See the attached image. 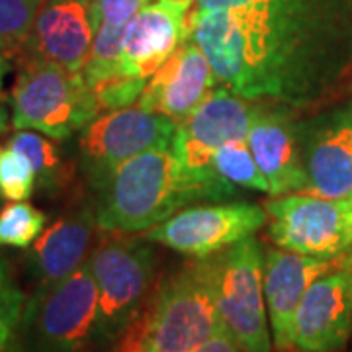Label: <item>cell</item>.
I'll return each mask as SVG.
<instances>
[{
    "label": "cell",
    "mask_w": 352,
    "mask_h": 352,
    "mask_svg": "<svg viewBox=\"0 0 352 352\" xmlns=\"http://www.w3.org/2000/svg\"><path fill=\"white\" fill-rule=\"evenodd\" d=\"M194 352H245L237 344V340L231 337V333L227 331L226 325L215 331L212 339H208L201 346H198Z\"/></svg>",
    "instance_id": "obj_28"
},
{
    "label": "cell",
    "mask_w": 352,
    "mask_h": 352,
    "mask_svg": "<svg viewBox=\"0 0 352 352\" xmlns=\"http://www.w3.org/2000/svg\"><path fill=\"white\" fill-rule=\"evenodd\" d=\"M88 264L98 288L102 331L108 344L135 323L155 278V251L149 239L108 233L92 249Z\"/></svg>",
    "instance_id": "obj_7"
},
{
    "label": "cell",
    "mask_w": 352,
    "mask_h": 352,
    "mask_svg": "<svg viewBox=\"0 0 352 352\" xmlns=\"http://www.w3.org/2000/svg\"><path fill=\"white\" fill-rule=\"evenodd\" d=\"M215 282V254L184 264L164 280L143 319L153 352H194L212 339L223 325Z\"/></svg>",
    "instance_id": "obj_3"
},
{
    "label": "cell",
    "mask_w": 352,
    "mask_h": 352,
    "mask_svg": "<svg viewBox=\"0 0 352 352\" xmlns=\"http://www.w3.org/2000/svg\"><path fill=\"white\" fill-rule=\"evenodd\" d=\"M25 296L20 288H10L0 296V352H24Z\"/></svg>",
    "instance_id": "obj_26"
},
{
    "label": "cell",
    "mask_w": 352,
    "mask_h": 352,
    "mask_svg": "<svg viewBox=\"0 0 352 352\" xmlns=\"http://www.w3.org/2000/svg\"><path fill=\"white\" fill-rule=\"evenodd\" d=\"M18 65L10 90L14 129H32L65 141L102 113L82 73L38 59Z\"/></svg>",
    "instance_id": "obj_5"
},
{
    "label": "cell",
    "mask_w": 352,
    "mask_h": 352,
    "mask_svg": "<svg viewBox=\"0 0 352 352\" xmlns=\"http://www.w3.org/2000/svg\"><path fill=\"white\" fill-rule=\"evenodd\" d=\"M127 331H129V335L124 339L122 349L118 352H153L151 346L147 344V339H145V327H143V323H138V325L133 323Z\"/></svg>",
    "instance_id": "obj_29"
},
{
    "label": "cell",
    "mask_w": 352,
    "mask_h": 352,
    "mask_svg": "<svg viewBox=\"0 0 352 352\" xmlns=\"http://www.w3.org/2000/svg\"><path fill=\"white\" fill-rule=\"evenodd\" d=\"M96 34L90 0H45L18 63L28 59L61 65L73 73L87 67Z\"/></svg>",
    "instance_id": "obj_13"
},
{
    "label": "cell",
    "mask_w": 352,
    "mask_h": 352,
    "mask_svg": "<svg viewBox=\"0 0 352 352\" xmlns=\"http://www.w3.org/2000/svg\"><path fill=\"white\" fill-rule=\"evenodd\" d=\"M145 87H147L145 78L112 75L110 78H106V80H102V82L90 88L96 96L100 112H110V110L138 104L139 96L143 94Z\"/></svg>",
    "instance_id": "obj_27"
},
{
    "label": "cell",
    "mask_w": 352,
    "mask_h": 352,
    "mask_svg": "<svg viewBox=\"0 0 352 352\" xmlns=\"http://www.w3.org/2000/svg\"><path fill=\"white\" fill-rule=\"evenodd\" d=\"M352 335V270L340 263L305 292L294 321V346L339 352Z\"/></svg>",
    "instance_id": "obj_12"
},
{
    "label": "cell",
    "mask_w": 352,
    "mask_h": 352,
    "mask_svg": "<svg viewBox=\"0 0 352 352\" xmlns=\"http://www.w3.org/2000/svg\"><path fill=\"white\" fill-rule=\"evenodd\" d=\"M8 145L30 159L38 178V190L45 196H63L75 184L76 173H80L78 161L69 159L63 147L47 135L32 129H18L8 139Z\"/></svg>",
    "instance_id": "obj_21"
},
{
    "label": "cell",
    "mask_w": 352,
    "mask_h": 352,
    "mask_svg": "<svg viewBox=\"0 0 352 352\" xmlns=\"http://www.w3.org/2000/svg\"><path fill=\"white\" fill-rule=\"evenodd\" d=\"M90 2H92V10H94V8H96V6L100 4L102 0H90Z\"/></svg>",
    "instance_id": "obj_34"
},
{
    "label": "cell",
    "mask_w": 352,
    "mask_h": 352,
    "mask_svg": "<svg viewBox=\"0 0 352 352\" xmlns=\"http://www.w3.org/2000/svg\"><path fill=\"white\" fill-rule=\"evenodd\" d=\"M215 85L210 59L200 45L186 36L147 80L138 104L164 113L178 124L200 106Z\"/></svg>",
    "instance_id": "obj_18"
},
{
    "label": "cell",
    "mask_w": 352,
    "mask_h": 352,
    "mask_svg": "<svg viewBox=\"0 0 352 352\" xmlns=\"http://www.w3.org/2000/svg\"><path fill=\"white\" fill-rule=\"evenodd\" d=\"M147 2L151 0H102L94 8L96 34L87 67L82 71L88 87H94L116 75V65L127 25Z\"/></svg>",
    "instance_id": "obj_20"
},
{
    "label": "cell",
    "mask_w": 352,
    "mask_h": 352,
    "mask_svg": "<svg viewBox=\"0 0 352 352\" xmlns=\"http://www.w3.org/2000/svg\"><path fill=\"white\" fill-rule=\"evenodd\" d=\"M264 208L270 217L268 235L280 249L331 261L352 249V196L286 194Z\"/></svg>",
    "instance_id": "obj_9"
},
{
    "label": "cell",
    "mask_w": 352,
    "mask_h": 352,
    "mask_svg": "<svg viewBox=\"0 0 352 352\" xmlns=\"http://www.w3.org/2000/svg\"><path fill=\"white\" fill-rule=\"evenodd\" d=\"M10 288H14L10 264L6 263L4 258H0V296H2V294H6Z\"/></svg>",
    "instance_id": "obj_30"
},
{
    "label": "cell",
    "mask_w": 352,
    "mask_h": 352,
    "mask_svg": "<svg viewBox=\"0 0 352 352\" xmlns=\"http://www.w3.org/2000/svg\"><path fill=\"white\" fill-rule=\"evenodd\" d=\"M175 133V120L141 104L102 112L78 131V170L92 192H96L133 157L170 147Z\"/></svg>",
    "instance_id": "obj_6"
},
{
    "label": "cell",
    "mask_w": 352,
    "mask_h": 352,
    "mask_svg": "<svg viewBox=\"0 0 352 352\" xmlns=\"http://www.w3.org/2000/svg\"><path fill=\"white\" fill-rule=\"evenodd\" d=\"M258 104L226 87L214 88L194 112L176 124L173 151L192 170L212 173L215 149L233 139H247Z\"/></svg>",
    "instance_id": "obj_11"
},
{
    "label": "cell",
    "mask_w": 352,
    "mask_h": 352,
    "mask_svg": "<svg viewBox=\"0 0 352 352\" xmlns=\"http://www.w3.org/2000/svg\"><path fill=\"white\" fill-rule=\"evenodd\" d=\"M47 215L25 200L0 208V247L28 249L45 229Z\"/></svg>",
    "instance_id": "obj_23"
},
{
    "label": "cell",
    "mask_w": 352,
    "mask_h": 352,
    "mask_svg": "<svg viewBox=\"0 0 352 352\" xmlns=\"http://www.w3.org/2000/svg\"><path fill=\"white\" fill-rule=\"evenodd\" d=\"M266 219V210L249 201L194 206L145 231V239L192 258H206L251 237Z\"/></svg>",
    "instance_id": "obj_10"
},
{
    "label": "cell",
    "mask_w": 352,
    "mask_h": 352,
    "mask_svg": "<svg viewBox=\"0 0 352 352\" xmlns=\"http://www.w3.org/2000/svg\"><path fill=\"white\" fill-rule=\"evenodd\" d=\"M175 2H184V4H190V6H192V4H194L196 0H175Z\"/></svg>",
    "instance_id": "obj_33"
},
{
    "label": "cell",
    "mask_w": 352,
    "mask_h": 352,
    "mask_svg": "<svg viewBox=\"0 0 352 352\" xmlns=\"http://www.w3.org/2000/svg\"><path fill=\"white\" fill-rule=\"evenodd\" d=\"M106 344L98 288L88 261L51 288L36 289L25 302L28 352H92Z\"/></svg>",
    "instance_id": "obj_4"
},
{
    "label": "cell",
    "mask_w": 352,
    "mask_h": 352,
    "mask_svg": "<svg viewBox=\"0 0 352 352\" xmlns=\"http://www.w3.org/2000/svg\"><path fill=\"white\" fill-rule=\"evenodd\" d=\"M212 166L217 175L237 188L256 190L266 194L270 192L268 180L263 175L258 163L254 161L247 139H233L215 149Z\"/></svg>",
    "instance_id": "obj_22"
},
{
    "label": "cell",
    "mask_w": 352,
    "mask_h": 352,
    "mask_svg": "<svg viewBox=\"0 0 352 352\" xmlns=\"http://www.w3.org/2000/svg\"><path fill=\"white\" fill-rule=\"evenodd\" d=\"M247 143L268 180V194H302L307 186V178L303 168L302 126L296 124L294 112L276 104L261 102L249 127Z\"/></svg>",
    "instance_id": "obj_15"
},
{
    "label": "cell",
    "mask_w": 352,
    "mask_h": 352,
    "mask_svg": "<svg viewBox=\"0 0 352 352\" xmlns=\"http://www.w3.org/2000/svg\"><path fill=\"white\" fill-rule=\"evenodd\" d=\"M10 73V61H8V55H4L0 51V92H2V87H4V80H6V75Z\"/></svg>",
    "instance_id": "obj_31"
},
{
    "label": "cell",
    "mask_w": 352,
    "mask_h": 352,
    "mask_svg": "<svg viewBox=\"0 0 352 352\" xmlns=\"http://www.w3.org/2000/svg\"><path fill=\"white\" fill-rule=\"evenodd\" d=\"M188 36L210 59L217 87L294 113L327 104L352 78V45L329 0L190 12Z\"/></svg>",
    "instance_id": "obj_1"
},
{
    "label": "cell",
    "mask_w": 352,
    "mask_h": 352,
    "mask_svg": "<svg viewBox=\"0 0 352 352\" xmlns=\"http://www.w3.org/2000/svg\"><path fill=\"white\" fill-rule=\"evenodd\" d=\"M45 0H0V51L18 57Z\"/></svg>",
    "instance_id": "obj_24"
},
{
    "label": "cell",
    "mask_w": 352,
    "mask_h": 352,
    "mask_svg": "<svg viewBox=\"0 0 352 352\" xmlns=\"http://www.w3.org/2000/svg\"><path fill=\"white\" fill-rule=\"evenodd\" d=\"M339 263L340 258H317L280 247L264 251V298L278 351L288 352L294 346V321L305 292Z\"/></svg>",
    "instance_id": "obj_16"
},
{
    "label": "cell",
    "mask_w": 352,
    "mask_h": 352,
    "mask_svg": "<svg viewBox=\"0 0 352 352\" xmlns=\"http://www.w3.org/2000/svg\"><path fill=\"white\" fill-rule=\"evenodd\" d=\"M237 186L212 173L192 170L173 147L133 157L96 190L94 214L104 233H143L194 201H226Z\"/></svg>",
    "instance_id": "obj_2"
},
{
    "label": "cell",
    "mask_w": 352,
    "mask_h": 352,
    "mask_svg": "<svg viewBox=\"0 0 352 352\" xmlns=\"http://www.w3.org/2000/svg\"><path fill=\"white\" fill-rule=\"evenodd\" d=\"M6 126H8V112H6V108L0 104V133H4Z\"/></svg>",
    "instance_id": "obj_32"
},
{
    "label": "cell",
    "mask_w": 352,
    "mask_h": 352,
    "mask_svg": "<svg viewBox=\"0 0 352 352\" xmlns=\"http://www.w3.org/2000/svg\"><path fill=\"white\" fill-rule=\"evenodd\" d=\"M190 4L175 0L147 2L127 25L116 75L149 80L188 36Z\"/></svg>",
    "instance_id": "obj_17"
},
{
    "label": "cell",
    "mask_w": 352,
    "mask_h": 352,
    "mask_svg": "<svg viewBox=\"0 0 352 352\" xmlns=\"http://www.w3.org/2000/svg\"><path fill=\"white\" fill-rule=\"evenodd\" d=\"M217 309L245 352H272V331L264 298V252L258 241L235 243L215 254Z\"/></svg>",
    "instance_id": "obj_8"
},
{
    "label": "cell",
    "mask_w": 352,
    "mask_h": 352,
    "mask_svg": "<svg viewBox=\"0 0 352 352\" xmlns=\"http://www.w3.org/2000/svg\"><path fill=\"white\" fill-rule=\"evenodd\" d=\"M303 194L321 198L352 196V104L302 126Z\"/></svg>",
    "instance_id": "obj_14"
},
{
    "label": "cell",
    "mask_w": 352,
    "mask_h": 352,
    "mask_svg": "<svg viewBox=\"0 0 352 352\" xmlns=\"http://www.w3.org/2000/svg\"><path fill=\"white\" fill-rule=\"evenodd\" d=\"M98 221L92 206H75L41 231L25 252V266L36 289L51 288L75 274L92 252Z\"/></svg>",
    "instance_id": "obj_19"
},
{
    "label": "cell",
    "mask_w": 352,
    "mask_h": 352,
    "mask_svg": "<svg viewBox=\"0 0 352 352\" xmlns=\"http://www.w3.org/2000/svg\"><path fill=\"white\" fill-rule=\"evenodd\" d=\"M38 190L36 170L24 153L10 147H0V198L10 201L28 200Z\"/></svg>",
    "instance_id": "obj_25"
}]
</instances>
